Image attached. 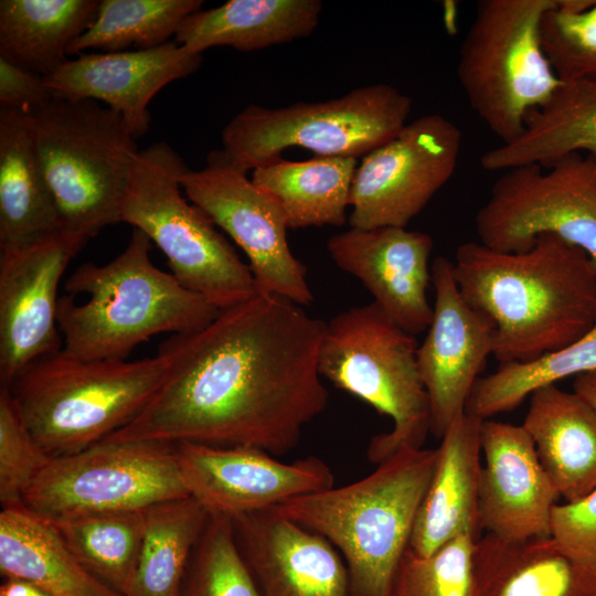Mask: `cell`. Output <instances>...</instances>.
<instances>
[{
	"label": "cell",
	"mask_w": 596,
	"mask_h": 596,
	"mask_svg": "<svg viewBox=\"0 0 596 596\" xmlns=\"http://www.w3.org/2000/svg\"><path fill=\"white\" fill-rule=\"evenodd\" d=\"M323 321L258 292L158 351L167 373L147 405L103 441L247 446L274 456L297 446L327 406L318 370Z\"/></svg>",
	"instance_id": "1"
},
{
	"label": "cell",
	"mask_w": 596,
	"mask_h": 596,
	"mask_svg": "<svg viewBox=\"0 0 596 596\" xmlns=\"http://www.w3.org/2000/svg\"><path fill=\"white\" fill-rule=\"evenodd\" d=\"M453 264L462 298L494 327L500 364L557 351L596 322V270L584 251L555 235L514 253L465 242Z\"/></svg>",
	"instance_id": "2"
},
{
	"label": "cell",
	"mask_w": 596,
	"mask_h": 596,
	"mask_svg": "<svg viewBox=\"0 0 596 596\" xmlns=\"http://www.w3.org/2000/svg\"><path fill=\"white\" fill-rule=\"evenodd\" d=\"M151 241L134 228L114 259L81 265L58 297L57 324L63 351L81 360H127L140 343L171 332L185 334L210 323L221 311L187 289L150 259Z\"/></svg>",
	"instance_id": "3"
},
{
	"label": "cell",
	"mask_w": 596,
	"mask_h": 596,
	"mask_svg": "<svg viewBox=\"0 0 596 596\" xmlns=\"http://www.w3.org/2000/svg\"><path fill=\"white\" fill-rule=\"evenodd\" d=\"M437 448H404L366 477L275 509L323 536L348 567L352 596H394Z\"/></svg>",
	"instance_id": "4"
},
{
	"label": "cell",
	"mask_w": 596,
	"mask_h": 596,
	"mask_svg": "<svg viewBox=\"0 0 596 596\" xmlns=\"http://www.w3.org/2000/svg\"><path fill=\"white\" fill-rule=\"evenodd\" d=\"M167 370L168 359L159 351L128 361L81 360L60 350L33 361L8 389L31 435L55 458L94 446L129 424Z\"/></svg>",
	"instance_id": "5"
},
{
	"label": "cell",
	"mask_w": 596,
	"mask_h": 596,
	"mask_svg": "<svg viewBox=\"0 0 596 596\" xmlns=\"http://www.w3.org/2000/svg\"><path fill=\"white\" fill-rule=\"evenodd\" d=\"M39 160L63 231L87 243L121 222L139 152L124 118L93 99L54 97L31 115Z\"/></svg>",
	"instance_id": "6"
},
{
	"label": "cell",
	"mask_w": 596,
	"mask_h": 596,
	"mask_svg": "<svg viewBox=\"0 0 596 596\" xmlns=\"http://www.w3.org/2000/svg\"><path fill=\"white\" fill-rule=\"evenodd\" d=\"M417 349L415 336L373 301L341 311L324 323L320 375L392 421L390 432L371 439V462L380 464L404 448H422L430 433Z\"/></svg>",
	"instance_id": "7"
},
{
	"label": "cell",
	"mask_w": 596,
	"mask_h": 596,
	"mask_svg": "<svg viewBox=\"0 0 596 596\" xmlns=\"http://www.w3.org/2000/svg\"><path fill=\"white\" fill-rule=\"evenodd\" d=\"M188 167L167 142L138 152L121 205V222L145 233L187 289L220 310L258 294L248 264L211 217L182 194Z\"/></svg>",
	"instance_id": "8"
},
{
	"label": "cell",
	"mask_w": 596,
	"mask_h": 596,
	"mask_svg": "<svg viewBox=\"0 0 596 596\" xmlns=\"http://www.w3.org/2000/svg\"><path fill=\"white\" fill-rule=\"evenodd\" d=\"M556 0H480L459 46L457 77L472 110L501 143L518 138L529 115L562 81L542 43Z\"/></svg>",
	"instance_id": "9"
},
{
	"label": "cell",
	"mask_w": 596,
	"mask_h": 596,
	"mask_svg": "<svg viewBox=\"0 0 596 596\" xmlns=\"http://www.w3.org/2000/svg\"><path fill=\"white\" fill-rule=\"evenodd\" d=\"M411 109V97L386 83L280 108L251 104L223 128V150L246 171L281 158L291 147L320 157L358 159L397 135Z\"/></svg>",
	"instance_id": "10"
},
{
	"label": "cell",
	"mask_w": 596,
	"mask_h": 596,
	"mask_svg": "<svg viewBox=\"0 0 596 596\" xmlns=\"http://www.w3.org/2000/svg\"><path fill=\"white\" fill-rule=\"evenodd\" d=\"M188 496L174 443L100 441L52 458L25 491L22 504L35 515L55 522L143 510Z\"/></svg>",
	"instance_id": "11"
},
{
	"label": "cell",
	"mask_w": 596,
	"mask_h": 596,
	"mask_svg": "<svg viewBox=\"0 0 596 596\" xmlns=\"http://www.w3.org/2000/svg\"><path fill=\"white\" fill-rule=\"evenodd\" d=\"M501 172L476 213L478 242L514 253L555 235L584 251L596 270V159L574 152Z\"/></svg>",
	"instance_id": "12"
},
{
	"label": "cell",
	"mask_w": 596,
	"mask_h": 596,
	"mask_svg": "<svg viewBox=\"0 0 596 596\" xmlns=\"http://www.w3.org/2000/svg\"><path fill=\"white\" fill-rule=\"evenodd\" d=\"M247 172L223 149L214 150L207 155L204 168H187L180 183L188 200L201 207L246 254L259 292L308 306L313 295L307 267L288 245L285 212Z\"/></svg>",
	"instance_id": "13"
},
{
	"label": "cell",
	"mask_w": 596,
	"mask_h": 596,
	"mask_svg": "<svg viewBox=\"0 0 596 596\" xmlns=\"http://www.w3.org/2000/svg\"><path fill=\"white\" fill-rule=\"evenodd\" d=\"M461 145L459 127L440 114L407 123L356 167L350 227H406L450 180Z\"/></svg>",
	"instance_id": "14"
},
{
	"label": "cell",
	"mask_w": 596,
	"mask_h": 596,
	"mask_svg": "<svg viewBox=\"0 0 596 596\" xmlns=\"http://www.w3.org/2000/svg\"><path fill=\"white\" fill-rule=\"evenodd\" d=\"M175 453L189 496L210 514L233 518L334 487L333 473L317 457L288 464L256 447L190 441L175 443Z\"/></svg>",
	"instance_id": "15"
},
{
	"label": "cell",
	"mask_w": 596,
	"mask_h": 596,
	"mask_svg": "<svg viewBox=\"0 0 596 596\" xmlns=\"http://www.w3.org/2000/svg\"><path fill=\"white\" fill-rule=\"evenodd\" d=\"M86 243L64 231L0 253V383L62 350L57 287Z\"/></svg>",
	"instance_id": "16"
},
{
	"label": "cell",
	"mask_w": 596,
	"mask_h": 596,
	"mask_svg": "<svg viewBox=\"0 0 596 596\" xmlns=\"http://www.w3.org/2000/svg\"><path fill=\"white\" fill-rule=\"evenodd\" d=\"M433 318L417 349V365L428 395L430 433L440 438L462 414L493 351L494 327L462 298L454 264L444 256L430 266Z\"/></svg>",
	"instance_id": "17"
},
{
	"label": "cell",
	"mask_w": 596,
	"mask_h": 596,
	"mask_svg": "<svg viewBox=\"0 0 596 596\" xmlns=\"http://www.w3.org/2000/svg\"><path fill=\"white\" fill-rule=\"evenodd\" d=\"M327 248L334 264L358 278L400 327L414 336L428 329L429 234L395 226L350 227L331 236Z\"/></svg>",
	"instance_id": "18"
},
{
	"label": "cell",
	"mask_w": 596,
	"mask_h": 596,
	"mask_svg": "<svg viewBox=\"0 0 596 596\" xmlns=\"http://www.w3.org/2000/svg\"><path fill=\"white\" fill-rule=\"evenodd\" d=\"M481 529L507 541L550 535L558 492L522 425L483 419L480 429Z\"/></svg>",
	"instance_id": "19"
},
{
	"label": "cell",
	"mask_w": 596,
	"mask_h": 596,
	"mask_svg": "<svg viewBox=\"0 0 596 596\" xmlns=\"http://www.w3.org/2000/svg\"><path fill=\"white\" fill-rule=\"evenodd\" d=\"M202 60V54L169 41L146 50L83 53L44 79L54 97L106 104L137 139L149 129L148 106L155 95L170 82L194 73Z\"/></svg>",
	"instance_id": "20"
},
{
	"label": "cell",
	"mask_w": 596,
	"mask_h": 596,
	"mask_svg": "<svg viewBox=\"0 0 596 596\" xmlns=\"http://www.w3.org/2000/svg\"><path fill=\"white\" fill-rule=\"evenodd\" d=\"M231 519L262 596H352L345 562L323 536L275 508Z\"/></svg>",
	"instance_id": "21"
},
{
	"label": "cell",
	"mask_w": 596,
	"mask_h": 596,
	"mask_svg": "<svg viewBox=\"0 0 596 596\" xmlns=\"http://www.w3.org/2000/svg\"><path fill=\"white\" fill-rule=\"evenodd\" d=\"M481 418L462 414L447 428L437 447V460L418 509L408 550L427 556L451 540L481 530Z\"/></svg>",
	"instance_id": "22"
},
{
	"label": "cell",
	"mask_w": 596,
	"mask_h": 596,
	"mask_svg": "<svg viewBox=\"0 0 596 596\" xmlns=\"http://www.w3.org/2000/svg\"><path fill=\"white\" fill-rule=\"evenodd\" d=\"M473 560L479 596H596V568L551 535L507 541L486 533Z\"/></svg>",
	"instance_id": "23"
},
{
	"label": "cell",
	"mask_w": 596,
	"mask_h": 596,
	"mask_svg": "<svg viewBox=\"0 0 596 596\" xmlns=\"http://www.w3.org/2000/svg\"><path fill=\"white\" fill-rule=\"evenodd\" d=\"M523 421L538 457L565 502L596 488V411L556 384L535 390Z\"/></svg>",
	"instance_id": "24"
},
{
	"label": "cell",
	"mask_w": 596,
	"mask_h": 596,
	"mask_svg": "<svg viewBox=\"0 0 596 596\" xmlns=\"http://www.w3.org/2000/svg\"><path fill=\"white\" fill-rule=\"evenodd\" d=\"M63 231L34 140L32 117L0 107V249Z\"/></svg>",
	"instance_id": "25"
},
{
	"label": "cell",
	"mask_w": 596,
	"mask_h": 596,
	"mask_svg": "<svg viewBox=\"0 0 596 596\" xmlns=\"http://www.w3.org/2000/svg\"><path fill=\"white\" fill-rule=\"evenodd\" d=\"M321 10L320 0H230L187 17L174 41L194 54L224 45L264 50L309 36Z\"/></svg>",
	"instance_id": "26"
},
{
	"label": "cell",
	"mask_w": 596,
	"mask_h": 596,
	"mask_svg": "<svg viewBox=\"0 0 596 596\" xmlns=\"http://www.w3.org/2000/svg\"><path fill=\"white\" fill-rule=\"evenodd\" d=\"M0 572L49 596H123L76 558L51 522L23 505L0 513Z\"/></svg>",
	"instance_id": "27"
},
{
	"label": "cell",
	"mask_w": 596,
	"mask_h": 596,
	"mask_svg": "<svg viewBox=\"0 0 596 596\" xmlns=\"http://www.w3.org/2000/svg\"><path fill=\"white\" fill-rule=\"evenodd\" d=\"M574 152L596 159V81L562 82L551 99L532 111L522 134L480 158L487 171L549 163Z\"/></svg>",
	"instance_id": "28"
},
{
	"label": "cell",
	"mask_w": 596,
	"mask_h": 596,
	"mask_svg": "<svg viewBox=\"0 0 596 596\" xmlns=\"http://www.w3.org/2000/svg\"><path fill=\"white\" fill-rule=\"evenodd\" d=\"M96 0H1L0 56L46 77L96 18Z\"/></svg>",
	"instance_id": "29"
},
{
	"label": "cell",
	"mask_w": 596,
	"mask_h": 596,
	"mask_svg": "<svg viewBox=\"0 0 596 596\" xmlns=\"http://www.w3.org/2000/svg\"><path fill=\"white\" fill-rule=\"evenodd\" d=\"M356 167V158H278L253 169L251 179L279 203L288 228L342 226Z\"/></svg>",
	"instance_id": "30"
},
{
	"label": "cell",
	"mask_w": 596,
	"mask_h": 596,
	"mask_svg": "<svg viewBox=\"0 0 596 596\" xmlns=\"http://www.w3.org/2000/svg\"><path fill=\"white\" fill-rule=\"evenodd\" d=\"M145 532L125 596H179L210 512L188 496L143 509Z\"/></svg>",
	"instance_id": "31"
},
{
	"label": "cell",
	"mask_w": 596,
	"mask_h": 596,
	"mask_svg": "<svg viewBox=\"0 0 596 596\" xmlns=\"http://www.w3.org/2000/svg\"><path fill=\"white\" fill-rule=\"evenodd\" d=\"M596 370V322L583 337L566 347L530 362L502 363L480 376L466 413L481 419L518 407L535 390Z\"/></svg>",
	"instance_id": "32"
},
{
	"label": "cell",
	"mask_w": 596,
	"mask_h": 596,
	"mask_svg": "<svg viewBox=\"0 0 596 596\" xmlns=\"http://www.w3.org/2000/svg\"><path fill=\"white\" fill-rule=\"evenodd\" d=\"M51 523L92 574L126 595L143 539V510L91 514Z\"/></svg>",
	"instance_id": "33"
},
{
	"label": "cell",
	"mask_w": 596,
	"mask_h": 596,
	"mask_svg": "<svg viewBox=\"0 0 596 596\" xmlns=\"http://www.w3.org/2000/svg\"><path fill=\"white\" fill-rule=\"evenodd\" d=\"M202 0H103L93 23L70 46L67 55L85 50L121 52L136 46H160L190 14L201 10Z\"/></svg>",
	"instance_id": "34"
},
{
	"label": "cell",
	"mask_w": 596,
	"mask_h": 596,
	"mask_svg": "<svg viewBox=\"0 0 596 596\" xmlns=\"http://www.w3.org/2000/svg\"><path fill=\"white\" fill-rule=\"evenodd\" d=\"M179 596H262L236 541L231 518L211 514Z\"/></svg>",
	"instance_id": "35"
},
{
	"label": "cell",
	"mask_w": 596,
	"mask_h": 596,
	"mask_svg": "<svg viewBox=\"0 0 596 596\" xmlns=\"http://www.w3.org/2000/svg\"><path fill=\"white\" fill-rule=\"evenodd\" d=\"M541 35L562 82L596 81V0H556L542 19Z\"/></svg>",
	"instance_id": "36"
},
{
	"label": "cell",
	"mask_w": 596,
	"mask_h": 596,
	"mask_svg": "<svg viewBox=\"0 0 596 596\" xmlns=\"http://www.w3.org/2000/svg\"><path fill=\"white\" fill-rule=\"evenodd\" d=\"M477 540L464 534L427 556L407 550L394 596H479L473 560Z\"/></svg>",
	"instance_id": "37"
},
{
	"label": "cell",
	"mask_w": 596,
	"mask_h": 596,
	"mask_svg": "<svg viewBox=\"0 0 596 596\" xmlns=\"http://www.w3.org/2000/svg\"><path fill=\"white\" fill-rule=\"evenodd\" d=\"M22 421L8 387L0 389V502L22 507L25 491L51 461Z\"/></svg>",
	"instance_id": "38"
},
{
	"label": "cell",
	"mask_w": 596,
	"mask_h": 596,
	"mask_svg": "<svg viewBox=\"0 0 596 596\" xmlns=\"http://www.w3.org/2000/svg\"><path fill=\"white\" fill-rule=\"evenodd\" d=\"M550 535L572 557L596 568V488L552 510Z\"/></svg>",
	"instance_id": "39"
},
{
	"label": "cell",
	"mask_w": 596,
	"mask_h": 596,
	"mask_svg": "<svg viewBox=\"0 0 596 596\" xmlns=\"http://www.w3.org/2000/svg\"><path fill=\"white\" fill-rule=\"evenodd\" d=\"M54 98L43 76L0 56V105L32 115Z\"/></svg>",
	"instance_id": "40"
},
{
	"label": "cell",
	"mask_w": 596,
	"mask_h": 596,
	"mask_svg": "<svg viewBox=\"0 0 596 596\" xmlns=\"http://www.w3.org/2000/svg\"><path fill=\"white\" fill-rule=\"evenodd\" d=\"M0 596H49L36 585L20 578H6L0 586Z\"/></svg>",
	"instance_id": "41"
},
{
	"label": "cell",
	"mask_w": 596,
	"mask_h": 596,
	"mask_svg": "<svg viewBox=\"0 0 596 596\" xmlns=\"http://www.w3.org/2000/svg\"><path fill=\"white\" fill-rule=\"evenodd\" d=\"M573 392L596 411V370L575 376Z\"/></svg>",
	"instance_id": "42"
}]
</instances>
